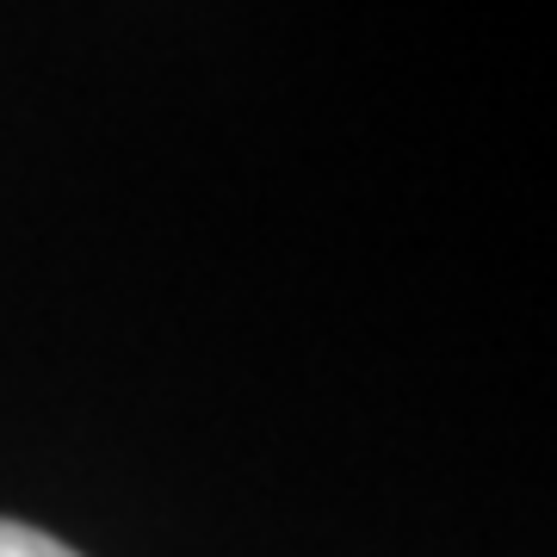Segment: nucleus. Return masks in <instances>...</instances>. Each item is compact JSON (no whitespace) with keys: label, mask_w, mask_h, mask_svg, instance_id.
I'll return each mask as SVG.
<instances>
[{"label":"nucleus","mask_w":557,"mask_h":557,"mask_svg":"<svg viewBox=\"0 0 557 557\" xmlns=\"http://www.w3.org/2000/svg\"><path fill=\"white\" fill-rule=\"evenodd\" d=\"M0 557H75L62 539L38 533V527H20V520H0Z\"/></svg>","instance_id":"f257e3e1"}]
</instances>
